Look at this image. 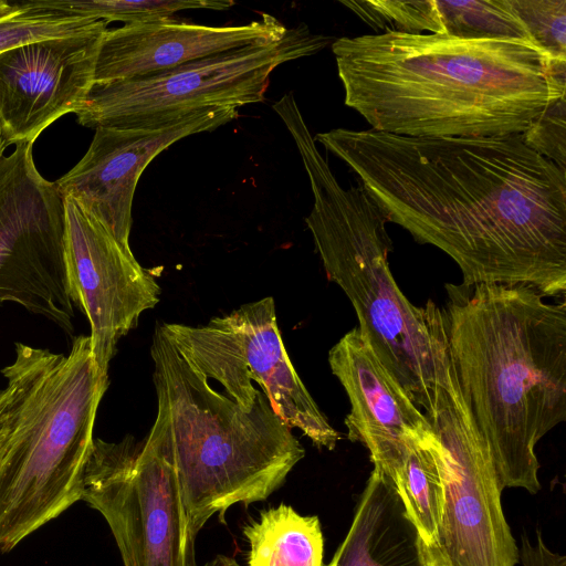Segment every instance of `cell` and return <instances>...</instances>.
Instances as JSON below:
<instances>
[{
    "label": "cell",
    "mask_w": 566,
    "mask_h": 566,
    "mask_svg": "<svg viewBox=\"0 0 566 566\" xmlns=\"http://www.w3.org/2000/svg\"><path fill=\"white\" fill-rule=\"evenodd\" d=\"M315 143L343 160L388 222L448 254L463 284L566 294V169L523 134L409 137L335 128Z\"/></svg>",
    "instance_id": "cell-1"
},
{
    "label": "cell",
    "mask_w": 566,
    "mask_h": 566,
    "mask_svg": "<svg viewBox=\"0 0 566 566\" xmlns=\"http://www.w3.org/2000/svg\"><path fill=\"white\" fill-rule=\"evenodd\" d=\"M332 51L345 105L401 136L524 134L566 92V65L520 39L382 32Z\"/></svg>",
    "instance_id": "cell-2"
},
{
    "label": "cell",
    "mask_w": 566,
    "mask_h": 566,
    "mask_svg": "<svg viewBox=\"0 0 566 566\" xmlns=\"http://www.w3.org/2000/svg\"><path fill=\"white\" fill-rule=\"evenodd\" d=\"M446 290L449 358L500 484L535 494V447L566 420L565 297L495 283Z\"/></svg>",
    "instance_id": "cell-3"
},
{
    "label": "cell",
    "mask_w": 566,
    "mask_h": 566,
    "mask_svg": "<svg viewBox=\"0 0 566 566\" xmlns=\"http://www.w3.org/2000/svg\"><path fill=\"white\" fill-rule=\"evenodd\" d=\"M0 549L82 500L98 405L108 387L90 335L69 354L15 343L1 370Z\"/></svg>",
    "instance_id": "cell-4"
},
{
    "label": "cell",
    "mask_w": 566,
    "mask_h": 566,
    "mask_svg": "<svg viewBox=\"0 0 566 566\" xmlns=\"http://www.w3.org/2000/svg\"><path fill=\"white\" fill-rule=\"evenodd\" d=\"M150 355L157 395L153 426L180 484L187 528L196 538L216 514L266 500L305 450L259 390L244 408L216 390L156 326Z\"/></svg>",
    "instance_id": "cell-5"
},
{
    "label": "cell",
    "mask_w": 566,
    "mask_h": 566,
    "mask_svg": "<svg viewBox=\"0 0 566 566\" xmlns=\"http://www.w3.org/2000/svg\"><path fill=\"white\" fill-rule=\"evenodd\" d=\"M313 193L305 218L329 281L350 301L368 345L409 398L427 411L447 356L442 310L413 305L389 268L388 219L359 184L343 188L306 125L291 129Z\"/></svg>",
    "instance_id": "cell-6"
},
{
    "label": "cell",
    "mask_w": 566,
    "mask_h": 566,
    "mask_svg": "<svg viewBox=\"0 0 566 566\" xmlns=\"http://www.w3.org/2000/svg\"><path fill=\"white\" fill-rule=\"evenodd\" d=\"M332 39L301 23L276 40L186 63L157 74L94 84L77 123L90 128L157 129L211 108L264 101L272 72L318 53Z\"/></svg>",
    "instance_id": "cell-7"
},
{
    "label": "cell",
    "mask_w": 566,
    "mask_h": 566,
    "mask_svg": "<svg viewBox=\"0 0 566 566\" xmlns=\"http://www.w3.org/2000/svg\"><path fill=\"white\" fill-rule=\"evenodd\" d=\"M82 500L105 518L124 566H197L180 484L155 426L142 441L94 439Z\"/></svg>",
    "instance_id": "cell-8"
},
{
    "label": "cell",
    "mask_w": 566,
    "mask_h": 566,
    "mask_svg": "<svg viewBox=\"0 0 566 566\" xmlns=\"http://www.w3.org/2000/svg\"><path fill=\"white\" fill-rule=\"evenodd\" d=\"M179 354L226 395L250 408L256 382L274 411L318 449L334 450L340 439L301 380L284 347L274 300L266 296L241 305L208 324L159 323Z\"/></svg>",
    "instance_id": "cell-9"
},
{
    "label": "cell",
    "mask_w": 566,
    "mask_h": 566,
    "mask_svg": "<svg viewBox=\"0 0 566 566\" xmlns=\"http://www.w3.org/2000/svg\"><path fill=\"white\" fill-rule=\"evenodd\" d=\"M424 415L446 459L438 541L428 566H516L518 547L506 522L489 447L458 385L449 354Z\"/></svg>",
    "instance_id": "cell-10"
},
{
    "label": "cell",
    "mask_w": 566,
    "mask_h": 566,
    "mask_svg": "<svg viewBox=\"0 0 566 566\" xmlns=\"http://www.w3.org/2000/svg\"><path fill=\"white\" fill-rule=\"evenodd\" d=\"M33 143L0 157V303L12 302L71 334L64 202L38 171Z\"/></svg>",
    "instance_id": "cell-11"
},
{
    "label": "cell",
    "mask_w": 566,
    "mask_h": 566,
    "mask_svg": "<svg viewBox=\"0 0 566 566\" xmlns=\"http://www.w3.org/2000/svg\"><path fill=\"white\" fill-rule=\"evenodd\" d=\"M64 249L71 298L90 323L91 342L101 376L117 344L159 302L155 276L97 219L72 198H64Z\"/></svg>",
    "instance_id": "cell-12"
},
{
    "label": "cell",
    "mask_w": 566,
    "mask_h": 566,
    "mask_svg": "<svg viewBox=\"0 0 566 566\" xmlns=\"http://www.w3.org/2000/svg\"><path fill=\"white\" fill-rule=\"evenodd\" d=\"M107 29L0 53V119L8 146L33 143L57 118L83 106Z\"/></svg>",
    "instance_id": "cell-13"
},
{
    "label": "cell",
    "mask_w": 566,
    "mask_h": 566,
    "mask_svg": "<svg viewBox=\"0 0 566 566\" xmlns=\"http://www.w3.org/2000/svg\"><path fill=\"white\" fill-rule=\"evenodd\" d=\"M238 117L237 108H211L157 129L98 127L82 159L55 187L129 245L132 207L138 180L163 150L180 139L211 132Z\"/></svg>",
    "instance_id": "cell-14"
},
{
    "label": "cell",
    "mask_w": 566,
    "mask_h": 566,
    "mask_svg": "<svg viewBox=\"0 0 566 566\" xmlns=\"http://www.w3.org/2000/svg\"><path fill=\"white\" fill-rule=\"evenodd\" d=\"M328 364L350 402L344 421L348 439L364 444L374 468L394 482L410 440L431 429L424 412L380 363L358 326L331 348Z\"/></svg>",
    "instance_id": "cell-15"
},
{
    "label": "cell",
    "mask_w": 566,
    "mask_h": 566,
    "mask_svg": "<svg viewBox=\"0 0 566 566\" xmlns=\"http://www.w3.org/2000/svg\"><path fill=\"white\" fill-rule=\"evenodd\" d=\"M287 28L275 17L243 25H203L172 18L107 29L96 61L94 84L157 74L260 41L282 38Z\"/></svg>",
    "instance_id": "cell-16"
},
{
    "label": "cell",
    "mask_w": 566,
    "mask_h": 566,
    "mask_svg": "<svg viewBox=\"0 0 566 566\" xmlns=\"http://www.w3.org/2000/svg\"><path fill=\"white\" fill-rule=\"evenodd\" d=\"M326 566H428L392 481L374 468L344 541Z\"/></svg>",
    "instance_id": "cell-17"
},
{
    "label": "cell",
    "mask_w": 566,
    "mask_h": 566,
    "mask_svg": "<svg viewBox=\"0 0 566 566\" xmlns=\"http://www.w3.org/2000/svg\"><path fill=\"white\" fill-rule=\"evenodd\" d=\"M392 483L418 532L426 559L437 546L446 491L444 450L432 428L410 440Z\"/></svg>",
    "instance_id": "cell-18"
},
{
    "label": "cell",
    "mask_w": 566,
    "mask_h": 566,
    "mask_svg": "<svg viewBox=\"0 0 566 566\" xmlns=\"http://www.w3.org/2000/svg\"><path fill=\"white\" fill-rule=\"evenodd\" d=\"M247 566H324V537L316 515L281 503L247 523Z\"/></svg>",
    "instance_id": "cell-19"
},
{
    "label": "cell",
    "mask_w": 566,
    "mask_h": 566,
    "mask_svg": "<svg viewBox=\"0 0 566 566\" xmlns=\"http://www.w3.org/2000/svg\"><path fill=\"white\" fill-rule=\"evenodd\" d=\"M23 8L124 24L169 19L184 10H228L231 0H32Z\"/></svg>",
    "instance_id": "cell-20"
},
{
    "label": "cell",
    "mask_w": 566,
    "mask_h": 566,
    "mask_svg": "<svg viewBox=\"0 0 566 566\" xmlns=\"http://www.w3.org/2000/svg\"><path fill=\"white\" fill-rule=\"evenodd\" d=\"M436 4L447 35L533 42L510 0H436Z\"/></svg>",
    "instance_id": "cell-21"
},
{
    "label": "cell",
    "mask_w": 566,
    "mask_h": 566,
    "mask_svg": "<svg viewBox=\"0 0 566 566\" xmlns=\"http://www.w3.org/2000/svg\"><path fill=\"white\" fill-rule=\"evenodd\" d=\"M375 31L444 34L436 0H342Z\"/></svg>",
    "instance_id": "cell-22"
},
{
    "label": "cell",
    "mask_w": 566,
    "mask_h": 566,
    "mask_svg": "<svg viewBox=\"0 0 566 566\" xmlns=\"http://www.w3.org/2000/svg\"><path fill=\"white\" fill-rule=\"evenodd\" d=\"M21 8L20 12L0 20V53L33 42L86 33L107 25L103 20L36 11L22 6Z\"/></svg>",
    "instance_id": "cell-23"
},
{
    "label": "cell",
    "mask_w": 566,
    "mask_h": 566,
    "mask_svg": "<svg viewBox=\"0 0 566 566\" xmlns=\"http://www.w3.org/2000/svg\"><path fill=\"white\" fill-rule=\"evenodd\" d=\"M531 39L557 64L566 65V0H510Z\"/></svg>",
    "instance_id": "cell-24"
},
{
    "label": "cell",
    "mask_w": 566,
    "mask_h": 566,
    "mask_svg": "<svg viewBox=\"0 0 566 566\" xmlns=\"http://www.w3.org/2000/svg\"><path fill=\"white\" fill-rule=\"evenodd\" d=\"M525 144L566 169L565 97L552 105L524 134Z\"/></svg>",
    "instance_id": "cell-25"
},
{
    "label": "cell",
    "mask_w": 566,
    "mask_h": 566,
    "mask_svg": "<svg viewBox=\"0 0 566 566\" xmlns=\"http://www.w3.org/2000/svg\"><path fill=\"white\" fill-rule=\"evenodd\" d=\"M518 562L522 566H566V556L549 549L543 539L542 532L537 530L534 542H531L526 534L522 535Z\"/></svg>",
    "instance_id": "cell-26"
},
{
    "label": "cell",
    "mask_w": 566,
    "mask_h": 566,
    "mask_svg": "<svg viewBox=\"0 0 566 566\" xmlns=\"http://www.w3.org/2000/svg\"><path fill=\"white\" fill-rule=\"evenodd\" d=\"M202 566H239V564L233 557L219 554L205 563Z\"/></svg>",
    "instance_id": "cell-27"
},
{
    "label": "cell",
    "mask_w": 566,
    "mask_h": 566,
    "mask_svg": "<svg viewBox=\"0 0 566 566\" xmlns=\"http://www.w3.org/2000/svg\"><path fill=\"white\" fill-rule=\"evenodd\" d=\"M22 8L20 7L19 3H10L0 0V20L13 15L20 12Z\"/></svg>",
    "instance_id": "cell-28"
},
{
    "label": "cell",
    "mask_w": 566,
    "mask_h": 566,
    "mask_svg": "<svg viewBox=\"0 0 566 566\" xmlns=\"http://www.w3.org/2000/svg\"><path fill=\"white\" fill-rule=\"evenodd\" d=\"M7 147H8V144L4 139L3 127H2L1 119H0V157L3 156V153Z\"/></svg>",
    "instance_id": "cell-29"
}]
</instances>
